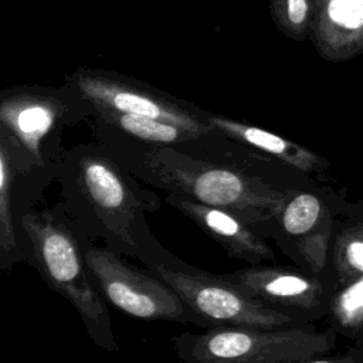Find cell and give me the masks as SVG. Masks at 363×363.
Returning <instances> with one entry per match:
<instances>
[{
    "label": "cell",
    "mask_w": 363,
    "mask_h": 363,
    "mask_svg": "<svg viewBox=\"0 0 363 363\" xmlns=\"http://www.w3.org/2000/svg\"><path fill=\"white\" fill-rule=\"evenodd\" d=\"M16 223L24 262L31 264L43 281L75 308L99 349L118 352L108 302L86 264L82 234L62 206H31L17 213Z\"/></svg>",
    "instance_id": "7a4b0ae2"
},
{
    "label": "cell",
    "mask_w": 363,
    "mask_h": 363,
    "mask_svg": "<svg viewBox=\"0 0 363 363\" xmlns=\"http://www.w3.org/2000/svg\"><path fill=\"white\" fill-rule=\"evenodd\" d=\"M213 122L225 133L245 142L247 145L258 150L275 156L292 166L308 170L315 164V157L312 153L271 132L254 126H242L224 119H214Z\"/></svg>",
    "instance_id": "8fae6325"
},
{
    "label": "cell",
    "mask_w": 363,
    "mask_h": 363,
    "mask_svg": "<svg viewBox=\"0 0 363 363\" xmlns=\"http://www.w3.org/2000/svg\"><path fill=\"white\" fill-rule=\"evenodd\" d=\"M224 277L241 286L247 294L272 308L308 305L315 294V284L306 277L282 267L248 265L224 274ZM282 311V309H281Z\"/></svg>",
    "instance_id": "ba28073f"
},
{
    "label": "cell",
    "mask_w": 363,
    "mask_h": 363,
    "mask_svg": "<svg viewBox=\"0 0 363 363\" xmlns=\"http://www.w3.org/2000/svg\"><path fill=\"white\" fill-rule=\"evenodd\" d=\"M347 258L352 265L363 271V242H352L347 248Z\"/></svg>",
    "instance_id": "2e32d148"
},
{
    "label": "cell",
    "mask_w": 363,
    "mask_h": 363,
    "mask_svg": "<svg viewBox=\"0 0 363 363\" xmlns=\"http://www.w3.org/2000/svg\"><path fill=\"white\" fill-rule=\"evenodd\" d=\"M318 41L335 61L363 54V0H319Z\"/></svg>",
    "instance_id": "9c48e42d"
},
{
    "label": "cell",
    "mask_w": 363,
    "mask_h": 363,
    "mask_svg": "<svg viewBox=\"0 0 363 363\" xmlns=\"http://www.w3.org/2000/svg\"><path fill=\"white\" fill-rule=\"evenodd\" d=\"M34 164L27 156H17L1 145L0 150V268L10 271L24 261V252L16 223V182L21 172L33 173Z\"/></svg>",
    "instance_id": "30bf717a"
},
{
    "label": "cell",
    "mask_w": 363,
    "mask_h": 363,
    "mask_svg": "<svg viewBox=\"0 0 363 363\" xmlns=\"http://www.w3.org/2000/svg\"><path fill=\"white\" fill-rule=\"evenodd\" d=\"M119 126L133 138L156 145H173L189 138H196L197 135L166 121L129 113L121 115Z\"/></svg>",
    "instance_id": "4fadbf2b"
},
{
    "label": "cell",
    "mask_w": 363,
    "mask_h": 363,
    "mask_svg": "<svg viewBox=\"0 0 363 363\" xmlns=\"http://www.w3.org/2000/svg\"><path fill=\"white\" fill-rule=\"evenodd\" d=\"M60 204L88 240L143 265L166 248L155 238L146 213L160 207V197L119 160L104 153L68 156L55 172Z\"/></svg>",
    "instance_id": "6da1fadb"
},
{
    "label": "cell",
    "mask_w": 363,
    "mask_h": 363,
    "mask_svg": "<svg viewBox=\"0 0 363 363\" xmlns=\"http://www.w3.org/2000/svg\"><path fill=\"white\" fill-rule=\"evenodd\" d=\"M183 363H282L302 356L305 337L285 328L211 326L172 337Z\"/></svg>",
    "instance_id": "8992f818"
},
{
    "label": "cell",
    "mask_w": 363,
    "mask_h": 363,
    "mask_svg": "<svg viewBox=\"0 0 363 363\" xmlns=\"http://www.w3.org/2000/svg\"><path fill=\"white\" fill-rule=\"evenodd\" d=\"M286 18L294 28H302L309 18V0H285Z\"/></svg>",
    "instance_id": "5bb4252c"
},
{
    "label": "cell",
    "mask_w": 363,
    "mask_h": 363,
    "mask_svg": "<svg viewBox=\"0 0 363 363\" xmlns=\"http://www.w3.org/2000/svg\"><path fill=\"white\" fill-rule=\"evenodd\" d=\"M340 306L345 312H352L363 306V279L343 292L340 296Z\"/></svg>",
    "instance_id": "9a60e30c"
},
{
    "label": "cell",
    "mask_w": 363,
    "mask_h": 363,
    "mask_svg": "<svg viewBox=\"0 0 363 363\" xmlns=\"http://www.w3.org/2000/svg\"><path fill=\"white\" fill-rule=\"evenodd\" d=\"M121 163L152 189L224 208L251 227L268 221L289 194L238 166L173 152L125 155Z\"/></svg>",
    "instance_id": "3957f363"
},
{
    "label": "cell",
    "mask_w": 363,
    "mask_h": 363,
    "mask_svg": "<svg viewBox=\"0 0 363 363\" xmlns=\"http://www.w3.org/2000/svg\"><path fill=\"white\" fill-rule=\"evenodd\" d=\"M164 201L217 241L230 257L248 265H258L274 258V251L267 244L265 237L233 213L176 194H166Z\"/></svg>",
    "instance_id": "52a82bcc"
},
{
    "label": "cell",
    "mask_w": 363,
    "mask_h": 363,
    "mask_svg": "<svg viewBox=\"0 0 363 363\" xmlns=\"http://www.w3.org/2000/svg\"><path fill=\"white\" fill-rule=\"evenodd\" d=\"M14 132L20 149L26 152L34 166L44 167L41 143L54 123V112L43 105H27L4 116Z\"/></svg>",
    "instance_id": "7c38bea8"
},
{
    "label": "cell",
    "mask_w": 363,
    "mask_h": 363,
    "mask_svg": "<svg viewBox=\"0 0 363 363\" xmlns=\"http://www.w3.org/2000/svg\"><path fill=\"white\" fill-rule=\"evenodd\" d=\"M174 289L182 299L211 326L286 328L294 320L278 308L247 294L224 275H213L186 264L164 250L145 265Z\"/></svg>",
    "instance_id": "277c9868"
},
{
    "label": "cell",
    "mask_w": 363,
    "mask_h": 363,
    "mask_svg": "<svg viewBox=\"0 0 363 363\" xmlns=\"http://www.w3.org/2000/svg\"><path fill=\"white\" fill-rule=\"evenodd\" d=\"M84 255L105 301L136 319L210 325L182 296L149 269H139L125 257L82 235Z\"/></svg>",
    "instance_id": "5b68a950"
}]
</instances>
